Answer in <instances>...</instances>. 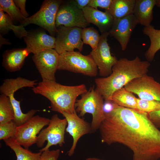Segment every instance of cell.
Returning <instances> with one entry per match:
<instances>
[{
	"label": "cell",
	"mask_w": 160,
	"mask_h": 160,
	"mask_svg": "<svg viewBox=\"0 0 160 160\" xmlns=\"http://www.w3.org/2000/svg\"><path fill=\"white\" fill-rule=\"evenodd\" d=\"M148 114L116 104L99 127L102 143L125 146L132 152V160L160 159V131Z\"/></svg>",
	"instance_id": "1"
},
{
	"label": "cell",
	"mask_w": 160,
	"mask_h": 160,
	"mask_svg": "<svg viewBox=\"0 0 160 160\" xmlns=\"http://www.w3.org/2000/svg\"><path fill=\"white\" fill-rule=\"evenodd\" d=\"M150 64L142 61L137 56L129 60L126 58L118 60L108 76L96 78L95 89L104 100H110L113 94L133 79L147 74Z\"/></svg>",
	"instance_id": "2"
},
{
	"label": "cell",
	"mask_w": 160,
	"mask_h": 160,
	"mask_svg": "<svg viewBox=\"0 0 160 160\" xmlns=\"http://www.w3.org/2000/svg\"><path fill=\"white\" fill-rule=\"evenodd\" d=\"M33 92L48 99L52 111L62 114L72 113L76 111L75 104L77 97L86 93L85 85H64L56 81H43L32 88Z\"/></svg>",
	"instance_id": "3"
},
{
	"label": "cell",
	"mask_w": 160,
	"mask_h": 160,
	"mask_svg": "<svg viewBox=\"0 0 160 160\" xmlns=\"http://www.w3.org/2000/svg\"><path fill=\"white\" fill-rule=\"evenodd\" d=\"M37 81L20 77L15 79H7L4 80L0 87L1 94L7 96L9 99L14 112L13 121L17 127L23 124L33 116L35 112L31 110L26 113H23L20 107V102L15 99L14 96V93L17 90L23 87L33 88L37 85Z\"/></svg>",
	"instance_id": "4"
},
{
	"label": "cell",
	"mask_w": 160,
	"mask_h": 160,
	"mask_svg": "<svg viewBox=\"0 0 160 160\" xmlns=\"http://www.w3.org/2000/svg\"><path fill=\"white\" fill-rule=\"evenodd\" d=\"M81 98L76 100L75 104L76 111L79 116L86 113L91 114L92 119L91 125L92 132L99 129L105 118L103 111L104 99L93 86L89 90L81 95Z\"/></svg>",
	"instance_id": "5"
},
{
	"label": "cell",
	"mask_w": 160,
	"mask_h": 160,
	"mask_svg": "<svg viewBox=\"0 0 160 160\" xmlns=\"http://www.w3.org/2000/svg\"><path fill=\"white\" fill-rule=\"evenodd\" d=\"M98 68L89 54L85 55L79 52H65L59 54L58 70L80 73L91 76L97 74Z\"/></svg>",
	"instance_id": "6"
},
{
	"label": "cell",
	"mask_w": 160,
	"mask_h": 160,
	"mask_svg": "<svg viewBox=\"0 0 160 160\" xmlns=\"http://www.w3.org/2000/svg\"><path fill=\"white\" fill-rule=\"evenodd\" d=\"M63 2L60 0H47L43 3L39 10L26 18L20 25L24 27L33 24L43 28L54 37L57 31L56 18L58 9Z\"/></svg>",
	"instance_id": "7"
},
{
	"label": "cell",
	"mask_w": 160,
	"mask_h": 160,
	"mask_svg": "<svg viewBox=\"0 0 160 160\" xmlns=\"http://www.w3.org/2000/svg\"><path fill=\"white\" fill-rule=\"evenodd\" d=\"M67 125L66 119L60 118L57 114L52 116L47 127L42 129L37 136L36 144L39 148L46 145L39 150L42 152L49 149L53 145H58L62 147L65 143V134Z\"/></svg>",
	"instance_id": "8"
},
{
	"label": "cell",
	"mask_w": 160,
	"mask_h": 160,
	"mask_svg": "<svg viewBox=\"0 0 160 160\" xmlns=\"http://www.w3.org/2000/svg\"><path fill=\"white\" fill-rule=\"evenodd\" d=\"M50 119L39 115L34 116L26 122L17 127L14 137L21 146L29 149L36 143L37 135L45 126L48 125Z\"/></svg>",
	"instance_id": "9"
},
{
	"label": "cell",
	"mask_w": 160,
	"mask_h": 160,
	"mask_svg": "<svg viewBox=\"0 0 160 160\" xmlns=\"http://www.w3.org/2000/svg\"><path fill=\"white\" fill-rule=\"evenodd\" d=\"M109 36V32L101 33L97 48L92 50L89 54L102 77H107L111 74L112 68L118 60L111 52L110 47L107 42Z\"/></svg>",
	"instance_id": "10"
},
{
	"label": "cell",
	"mask_w": 160,
	"mask_h": 160,
	"mask_svg": "<svg viewBox=\"0 0 160 160\" xmlns=\"http://www.w3.org/2000/svg\"><path fill=\"white\" fill-rule=\"evenodd\" d=\"M55 49L60 54L65 52H72L75 49L81 51L84 43L82 39V28L60 26L57 28Z\"/></svg>",
	"instance_id": "11"
},
{
	"label": "cell",
	"mask_w": 160,
	"mask_h": 160,
	"mask_svg": "<svg viewBox=\"0 0 160 160\" xmlns=\"http://www.w3.org/2000/svg\"><path fill=\"white\" fill-rule=\"evenodd\" d=\"M124 87L140 99L160 102V83L147 74L133 79Z\"/></svg>",
	"instance_id": "12"
},
{
	"label": "cell",
	"mask_w": 160,
	"mask_h": 160,
	"mask_svg": "<svg viewBox=\"0 0 160 160\" xmlns=\"http://www.w3.org/2000/svg\"><path fill=\"white\" fill-rule=\"evenodd\" d=\"M59 54L55 49H47L33 54L32 59L43 81H56Z\"/></svg>",
	"instance_id": "13"
},
{
	"label": "cell",
	"mask_w": 160,
	"mask_h": 160,
	"mask_svg": "<svg viewBox=\"0 0 160 160\" xmlns=\"http://www.w3.org/2000/svg\"><path fill=\"white\" fill-rule=\"evenodd\" d=\"M62 4L58 10L56 18L57 28L63 26L67 27H87L89 24L86 20L82 10L79 9L70 1Z\"/></svg>",
	"instance_id": "14"
},
{
	"label": "cell",
	"mask_w": 160,
	"mask_h": 160,
	"mask_svg": "<svg viewBox=\"0 0 160 160\" xmlns=\"http://www.w3.org/2000/svg\"><path fill=\"white\" fill-rule=\"evenodd\" d=\"M62 114L67 122L65 131L72 137L73 139L72 146L68 152V156L71 157L74 153L79 139L93 132L91 124L78 116L76 111L72 113L63 112Z\"/></svg>",
	"instance_id": "15"
},
{
	"label": "cell",
	"mask_w": 160,
	"mask_h": 160,
	"mask_svg": "<svg viewBox=\"0 0 160 160\" xmlns=\"http://www.w3.org/2000/svg\"><path fill=\"white\" fill-rule=\"evenodd\" d=\"M139 22L133 14L114 20L108 32L119 42L122 50H125L130 40L132 33Z\"/></svg>",
	"instance_id": "16"
},
{
	"label": "cell",
	"mask_w": 160,
	"mask_h": 160,
	"mask_svg": "<svg viewBox=\"0 0 160 160\" xmlns=\"http://www.w3.org/2000/svg\"><path fill=\"white\" fill-rule=\"evenodd\" d=\"M26 47L33 54L47 49H55L56 39L42 31L28 32L24 37Z\"/></svg>",
	"instance_id": "17"
},
{
	"label": "cell",
	"mask_w": 160,
	"mask_h": 160,
	"mask_svg": "<svg viewBox=\"0 0 160 160\" xmlns=\"http://www.w3.org/2000/svg\"><path fill=\"white\" fill-rule=\"evenodd\" d=\"M82 11L87 22L97 26L101 33L109 32L114 20L109 12H103L88 6Z\"/></svg>",
	"instance_id": "18"
},
{
	"label": "cell",
	"mask_w": 160,
	"mask_h": 160,
	"mask_svg": "<svg viewBox=\"0 0 160 160\" xmlns=\"http://www.w3.org/2000/svg\"><path fill=\"white\" fill-rule=\"evenodd\" d=\"M30 53L26 48L7 50L3 55V66L10 72L18 71L22 68L25 58Z\"/></svg>",
	"instance_id": "19"
},
{
	"label": "cell",
	"mask_w": 160,
	"mask_h": 160,
	"mask_svg": "<svg viewBox=\"0 0 160 160\" xmlns=\"http://www.w3.org/2000/svg\"><path fill=\"white\" fill-rule=\"evenodd\" d=\"M156 0H136L133 15L139 23L144 27L149 26L153 19V9Z\"/></svg>",
	"instance_id": "20"
},
{
	"label": "cell",
	"mask_w": 160,
	"mask_h": 160,
	"mask_svg": "<svg viewBox=\"0 0 160 160\" xmlns=\"http://www.w3.org/2000/svg\"><path fill=\"white\" fill-rule=\"evenodd\" d=\"M136 0H112L109 12L117 20L133 14Z\"/></svg>",
	"instance_id": "21"
},
{
	"label": "cell",
	"mask_w": 160,
	"mask_h": 160,
	"mask_svg": "<svg viewBox=\"0 0 160 160\" xmlns=\"http://www.w3.org/2000/svg\"><path fill=\"white\" fill-rule=\"evenodd\" d=\"M143 32L148 37L150 41V46L145 53V57L147 61L151 62L156 53L160 49V29H156L150 25L144 27Z\"/></svg>",
	"instance_id": "22"
},
{
	"label": "cell",
	"mask_w": 160,
	"mask_h": 160,
	"mask_svg": "<svg viewBox=\"0 0 160 160\" xmlns=\"http://www.w3.org/2000/svg\"><path fill=\"white\" fill-rule=\"evenodd\" d=\"M137 98L133 93L123 87L116 91L110 100L120 106L138 111Z\"/></svg>",
	"instance_id": "23"
},
{
	"label": "cell",
	"mask_w": 160,
	"mask_h": 160,
	"mask_svg": "<svg viewBox=\"0 0 160 160\" xmlns=\"http://www.w3.org/2000/svg\"><path fill=\"white\" fill-rule=\"evenodd\" d=\"M15 152L16 160H39L42 152L33 153L21 146L14 137L3 140Z\"/></svg>",
	"instance_id": "24"
},
{
	"label": "cell",
	"mask_w": 160,
	"mask_h": 160,
	"mask_svg": "<svg viewBox=\"0 0 160 160\" xmlns=\"http://www.w3.org/2000/svg\"><path fill=\"white\" fill-rule=\"evenodd\" d=\"M10 30H12L16 36L20 39L26 36L28 33L23 26L14 25L11 18L0 8V32L5 34Z\"/></svg>",
	"instance_id": "25"
},
{
	"label": "cell",
	"mask_w": 160,
	"mask_h": 160,
	"mask_svg": "<svg viewBox=\"0 0 160 160\" xmlns=\"http://www.w3.org/2000/svg\"><path fill=\"white\" fill-rule=\"evenodd\" d=\"M14 112L9 98L1 94L0 96V124L14 120Z\"/></svg>",
	"instance_id": "26"
},
{
	"label": "cell",
	"mask_w": 160,
	"mask_h": 160,
	"mask_svg": "<svg viewBox=\"0 0 160 160\" xmlns=\"http://www.w3.org/2000/svg\"><path fill=\"white\" fill-rule=\"evenodd\" d=\"M0 8L6 12L13 21H19L21 23L26 18L23 16L13 0H0Z\"/></svg>",
	"instance_id": "27"
},
{
	"label": "cell",
	"mask_w": 160,
	"mask_h": 160,
	"mask_svg": "<svg viewBox=\"0 0 160 160\" xmlns=\"http://www.w3.org/2000/svg\"><path fill=\"white\" fill-rule=\"evenodd\" d=\"M82 39L84 44L89 45L92 50L97 48L100 39V35L98 31L93 27L82 28Z\"/></svg>",
	"instance_id": "28"
},
{
	"label": "cell",
	"mask_w": 160,
	"mask_h": 160,
	"mask_svg": "<svg viewBox=\"0 0 160 160\" xmlns=\"http://www.w3.org/2000/svg\"><path fill=\"white\" fill-rule=\"evenodd\" d=\"M137 106L139 112L147 114L160 109V102L156 100L137 98Z\"/></svg>",
	"instance_id": "29"
},
{
	"label": "cell",
	"mask_w": 160,
	"mask_h": 160,
	"mask_svg": "<svg viewBox=\"0 0 160 160\" xmlns=\"http://www.w3.org/2000/svg\"><path fill=\"white\" fill-rule=\"evenodd\" d=\"M17 128L13 120L0 124V140L14 137Z\"/></svg>",
	"instance_id": "30"
},
{
	"label": "cell",
	"mask_w": 160,
	"mask_h": 160,
	"mask_svg": "<svg viewBox=\"0 0 160 160\" xmlns=\"http://www.w3.org/2000/svg\"><path fill=\"white\" fill-rule=\"evenodd\" d=\"M60 153L59 149L45 151L41 153L39 160H59Z\"/></svg>",
	"instance_id": "31"
},
{
	"label": "cell",
	"mask_w": 160,
	"mask_h": 160,
	"mask_svg": "<svg viewBox=\"0 0 160 160\" xmlns=\"http://www.w3.org/2000/svg\"><path fill=\"white\" fill-rule=\"evenodd\" d=\"M112 0H91L88 6L97 9L100 7L108 11L111 7Z\"/></svg>",
	"instance_id": "32"
},
{
	"label": "cell",
	"mask_w": 160,
	"mask_h": 160,
	"mask_svg": "<svg viewBox=\"0 0 160 160\" xmlns=\"http://www.w3.org/2000/svg\"><path fill=\"white\" fill-rule=\"evenodd\" d=\"M148 117L152 123L159 129H160V109L151 112Z\"/></svg>",
	"instance_id": "33"
},
{
	"label": "cell",
	"mask_w": 160,
	"mask_h": 160,
	"mask_svg": "<svg viewBox=\"0 0 160 160\" xmlns=\"http://www.w3.org/2000/svg\"><path fill=\"white\" fill-rule=\"evenodd\" d=\"M14 1L16 5L20 10L23 16L27 18L28 14L25 9L26 0H14Z\"/></svg>",
	"instance_id": "34"
},
{
	"label": "cell",
	"mask_w": 160,
	"mask_h": 160,
	"mask_svg": "<svg viewBox=\"0 0 160 160\" xmlns=\"http://www.w3.org/2000/svg\"><path fill=\"white\" fill-rule=\"evenodd\" d=\"M91 0H73L70 1L80 9L82 10L88 6Z\"/></svg>",
	"instance_id": "35"
},
{
	"label": "cell",
	"mask_w": 160,
	"mask_h": 160,
	"mask_svg": "<svg viewBox=\"0 0 160 160\" xmlns=\"http://www.w3.org/2000/svg\"><path fill=\"white\" fill-rule=\"evenodd\" d=\"M116 104L111 100L104 101L103 109L105 114L110 113L115 107Z\"/></svg>",
	"instance_id": "36"
},
{
	"label": "cell",
	"mask_w": 160,
	"mask_h": 160,
	"mask_svg": "<svg viewBox=\"0 0 160 160\" xmlns=\"http://www.w3.org/2000/svg\"><path fill=\"white\" fill-rule=\"evenodd\" d=\"M85 160H105L96 157H89L86 159Z\"/></svg>",
	"instance_id": "37"
},
{
	"label": "cell",
	"mask_w": 160,
	"mask_h": 160,
	"mask_svg": "<svg viewBox=\"0 0 160 160\" xmlns=\"http://www.w3.org/2000/svg\"><path fill=\"white\" fill-rule=\"evenodd\" d=\"M158 7H160V0H157L156 5Z\"/></svg>",
	"instance_id": "38"
}]
</instances>
